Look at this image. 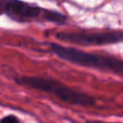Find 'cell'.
I'll use <instances>...</instances> for the list:
<instances>
[{
    "instance_id": "cell-5",
    "label": "cell",
    "mask_w": 123,
    "mask_h": 123,
    "mask_svg": "<svg viewBox=\"0 0 123 123\" xmlns=\"http://www.w3.org/2000/svg\"><path fill=\"white\" fill-rule=\"evenodd\" d=\"M0 123H20L18 118L14 115H7L0 120Z\"/></svg>"
},
{
    "instance_id": "cell-7",
    "label": "cell",
    "mask_w": 123,
    "mask_h": 123,
    "mask_svg": "<svg viewBox=\"0 0 123 123\" xmlns=\"http://www.w3.org/2000/svg\"><path fill=\"white\" fill-rule=\"evenodd\" d=\"M86 123H114V122H106V121H101V120H87Z\"/></svg>"
},
{
    "instance_id": "cell-2",
    "label": "cell",
    "mask_w": 123,
    "mask_h": 123,
    "mask_svg": "<svg viewBox=\"0 0 123 123\" xmlns=\"http://www.w3.org/2000/svg\"><path fill=\"white\" fill-rule=\"evenodd\" d=\"M16 82L21 85L33 87L35 89L54 94L62 102L71 105L93 106L95 104V100L90 95L79 90H75L62 84L61 82L51 78L37 76H23L19 79H16Z\"/></svg>"
},
{
    "instance_id": "cell-6",
    "label": "cell",
    "mask_w": 123,
    "mask_h": 123,
    "mask_svg": "<svg viewBox=\"0 0 123 123\" xmlns=\"http://www.w3.org/2000/svg\"><path fill=\"white\" fill-rule=\"evenodd\" d=\"M6 13V0H0V14Z\"/></svg>"
},
{
    "instance_id": "cell-1",
    "label": "cell",
    "mask_w": 123,
    "mask_h": 123,
    "mask_svg": "<svg viewBox=\"0 0 123 123\" xmlns=\"http://www.w3.org/2000/svg\"><path fill=\"white\" fill-rule=\"evenodd\" d=\"M50 50L60 59L68 62L87 68L123 75V60L121 59L97 53L86 52L74 47L63 46L54 42L50 44Z\"/></svg>"
},
{
    "instance_id": "cell-3",
    "label": "cell",
    "mask_w": 123,
    "mask_h": 123,
    "mask_svg": "<svg viewBox=\"0 0 123 123\" xmlns=\"http://www.w3.org/2000/svg\"><path fill=\"white\" fill-rule=\"evenodd\" d=\"M57 38L62 41L81 45H109L123 42V32H61L56 35Z\"/></svg>"
},
{
    "instance_id": "cell-4",
    "label": "cell",
    "mask_w": 123,
    "mask_h": 123,
    "mask_svg": "<svg viewBox=\"0 0 123 123\" xmlns=\"http://www.w3.org/2000/svg\"><path fill=\"white\" fill-rule=\"evenodd\" d=\"M6 13L16 20H30L39 16L46 20L48 11L19 0H6Z\"/></svg>"
}]
</instances>
